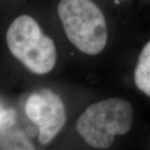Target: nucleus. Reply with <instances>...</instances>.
<instances>
[{"label":"nucleus","instance_id":"5","mask_svg":"<svg viewBox=\"0 0 150 150\" xmlns=\"http://www.w3.org/2000/svg\"><path fill=\"white\" fill-rule=\"evenodd\" d=\"M15 122L13 109L0 112V149H34L24 133L14 127Z\"/></svg>","mask_w":150,"mask_h":150},{"label":"nucleus","instance_id":"6","mask_svg":"<svg viewBox=\"0 0 150 150\" xmlns=\"http://www.w3.org/2000/svg\"><path fill=\"white\" fill-rule=\"evenodd\" d=\"M134 77L137 88L150 98V40L140 52Z\"/></svg>","mask_w":150,"mask_h":150},{"label":"nucleus","instance_id":"1","mask_svg":"<svg viewBox=\"0 0 150 150\" xmlns=\"http://www.w3.org/2000/svg\"><path fill=\"white\" fill-rule=\"evenodd\" d=\"M134 121V109L129 101L113 98L88 108L77 122V130L88 144L108 149L115 136L129 133Z\"/></svg>","mask_w":150,"mask_h":150},{"label":"nucleus","instance_id":"2","mask_svg":"<svg viewBox=\"0 0 150 150\" xmlns=\"http://www.w3.org/2000/svg\"><path fill=\"white\" fill-rule=\"evenodd\" d=\"M59 16L68 38L81 52L89 55L101 53L106 46V20L91 0H61Z\"/></svg>","mask_w":150,"mask_h":150},{"label":"nucleus","instance_id":"4","mask_svg":"<svg viewBox=\"0 0 150 150\" xmlns=\"http://www.w3.org/2000/svg\"><path fill=\"white\" fill-rule=\"evenodd\" d=\"M25 112L39 129L38 140L41 144H47L54 139L66 121L64 103L49 89H43L30 95L26 102Z\"/></svg>","mask_w":150,"mask_h":150},{"label":"nucleus","instance_id":"3","mask_svg":"<svg viewBox=\"0 0 150 150\" xmlns=\"http://www.w3.org/2000/svg\"><path fill=\"white\" fill-rule=\"evenodd\" d=\"M6 42L11 54L33 73L45 74L54 69L55 44L32 17H18L7 31Z\"/></svg>","mask_w":150,"mask_h":150}]
</instances>
